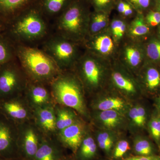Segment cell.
<instances>
[{"instance_id": "cell-9", "label": "cell", "mask_w": 160, "mask_h": 160, "mask_svg": "<svg viewBox=\"0 0 160 160\" xmlns=\"http://www.w3.org/2000/svg\"><path fill=\"white\" fill-rule=\"evenodd\" d=\"M18 125L0 113V158H18Z\"/></svg>"}, {"instance_id": "cell-42", "label": "cell", "mask_w": 160, "mask_h": 160, "mask_svg": "<svg viewBox=\"0 0 160 160\" xmlns=\"http://www.w3.org/2000/svg\"><path fill=\"white\" fill-rule=\"evenodd\" d=\"M157 107L158 113L160 115V96L157 100Z\"/></svg>"}, {"instance_id": "cell-25", "label": "cell", "mask_w": 160, "mask_h": 160, "mask_svg": "<svg viewBox=\"0 0 160 160\" xmlns=\"http://www.w3.org/2000/svg\"><path fill=\"white\" fill-rule=\"evenodd\" d=\"M99 119L104 126L109 128L118 127L123 121L119 112L116 110L102 111L99 115Z\"/></svg>"}, {"instance_id": "cell-15", "label": "cell", "mask_w": 160, "mask_h": 160, "mask_svg": "<svg viewBox=\"0 0 160 160\" xmlns=\"http://www.w3.org/2000/svg\"><path fill=\"white\" fill-rule=\"evenodd\" d=\"M61 144L55 137H44L33 160H62Z\"/></svg>"}, {"instance_id": "cell-33", "label": "cell", "mask_w": 160, "mask_h": 160, "mask_svg": "<svg viewBox=\"0 0 160 160\" xmlns=\"http://www.w3.org/2000/svg\"><path fill=\"white\" fill-rule=\"evenodd\" d=\"M126 26L124 21L120 19H115L112 22L111 30L112 35L116 39L121 38L126 31Z\"/></svg>"}, {"instance_id": "cell-30", "label": "cell", "mask_w": 160, "mask_h": 160, "mask_svg": "<svg viewBox=\"0 0 160 160\" xmlns=\"http://www.w3.org/2000/svg\"><path fill=\"white\" fill-rule=\"evenodd\" d=\"M146 53L148 58L154 62H160V39L153 38L147 43Z\"/></svg>"}, {"instance_id": "cell-22", "label": "cell", "mask_w": 160, "mask_h": 160, "mask_svg": "<svg viewBox=\"0 0 160 160\" xmlns=\"http://www.w3.org/2000/svg\"><path fill=\"white\" fill-rule=\"evenodd\" d=\"M124 54L126 63L132 68H137L142 62L143 52L139 46L133 45L126 46Z\"/></svg>"}, {"instance_id": "cell-35", "label": "cell", "mask_w": 160, "mask_h": 160, "mask_svg": "<svg viewBox=\"0 0 160 160\" xmlns=\"http://www.w3.org/2000/svg\"><path fill=\"white\" fill-rule=\"evenodd\" d=\"M130 149L129 143L126 140L120 141L117 144L113 152V157L115 158L122 157Z\"/></svg>"}, {"instance_id": "cell-41", "label": "cell", "mask_w": 160, "mask_h": 160, "mask_svg": "<svg viewBox=\"0 0 160 160\" xmlns=\"http://www.w3.org/2000/svg\"><path fill=\"white\" fill-rule=\"evenodd\" d=\"M6 25L0 20V33H3L5 31Z\"/></svg>"}, {"instance_id": "cell-27", "label": "cell", "mask_w": 160, "mask_h": 160, "mask_svg": "<svg viewBox=\"0 0 160 160\" xmlns=\"http://www.w3.org/2000/svg\"><path fill=\"white\" fill-rule=\"evenodd\" d=\"M96 108L102 111L116 110L119 112L126 108V104L123 100L117 97H109L98 103Z\"/></svg>"}, {"instance_id": "cell-26", "label": "cell", "mask_w": 160, "mask_h": 160, "mask_svg": "<svg viewBox=\"0 0 160 160\" xmlns=\"http://www.w3.org/2000/svg\"><path fill=\"white\" fill-rule=\"evenodd\" d=\"M129 32L132 37H141L149 33V27L143 17L139 15L132 22Z\"/></svg>"}, {"instance_id": "cell-45", "label": "cell", "mask_w": 160, "mask_h": 160, "mask_svg": "<svg viewBox=\"0 0 160 160\" xmlns=\"http://www.w3.org/2000/svg\"><path fill=\"white\" fill-rule=\"evenodd\" d=\"M158 34H159V36L160 39V26H159V27Z\"/></svg>"}, {"instance_id": "cell-37", "label": "cell", "mask_w": 160, "mask_h": 160, "mask_svg": "<svg viewBox=\"0 0 160 160\" xmlns=\"http://www.w3.org/2000/svg\"><path fill=\"white\" fill-rule=\"evenodd\" d=\"M150 1L151 0H128L131 5L140 10L148 8L150 5Z\"/></svg>"}, {"instance_id": "cell-13", "label": "cell", "mask_w": 160, "mask_h": 160, "mask_svg": "<svg viewBox=\"0 0 160 160\" xmlns=\"http://www.w3.org/2000/svg\"><path fill=\"white\" fill-rule=\"evenodd\" d=\"M85 134V126L79 120L76 122L58 132L55 137L61 145L76 153Z\"/></svg>"}, {"instance_id": "cell-29", "label": "cell", "mask_w": 160, "mask_h": 160, "mask_svg": "<svg viewBox=\"0 0 160 160\" xmlns=\"http://www.w3.org/2000/svg\"><path fill=\"white\" fill-rule=\"evenodd\" d=\"M129 116L133 122L138 127H143L147 119L146 109L141 106L132 107L129 112Z\"/></svg>"}, {"instance_id": "cell-4", "label": "cell", "mask_w": 160, "mask_h": 160, "mask_svg": "<svg viewBox=\"0 0 160 160\" xmlns=\"http://www.w3.org/2000/svg\"><path fill=\"white\" fill-rule=\"evenodd\" d=\"M49 86L55 104L86 115L84 87L77 75L70 70L62 71Z\"/></svg>"}, {"instance_id": "cell-38", "label": "cell", "mask_w": 160, "mask_h": 160, "mask_svg": "<svg viewBox=\"0 0 160 160\" xmlns=\"http://www.w3.org/2000/svg\"><path fill=\"white\" fill-rule=\"evenodd\" d=\"M124 160H160V155H154L148 156L132 157L127 158Z\"/></svg>"}, {"instance_id": "cell-28", "label": "cell", "mask_w": 160, "mask_h": 160, "mask_svg": "<svg viewBox=\"0 0 160 160\" xmlns=\"http://www.w3.org/2000/svg\"><path fill=\"white\" fill-rule=\"evenodd\" d=\"M134 149L139 156H148L155 154L156 149L153 144L147 139L139 138L135 142Z\"/></svg>"}, {"instance_id": "cell-46", "label": "cell", "mask_w": 160, "mask_h": 160, "mask_svg": "<svg viewBox=\"0 0 160 160\" xmlns=\"http://www.w3.org/2000/svg\"><path fill=\"white\" fill-rule=\"evenodd\" d=\"M62 160H70L64 158H63L62 159Z\"/></svg>"}, {"instance_id": "cell-7", "label": "cell", "mask_w": 160, "mask_h": 160, "mask_svg": "<svg viewBox=\"0 0 160 160\" xmlns=\"http://www.w3.org/2000/svg\"><path fill=\"white\" fill-rule=\"evenodd\" d=\"M18 145L20 157L25 160H33L45 136L33 121L18 125Z\"/></svg>"}, {"instance_id": "cell-18", "label": "cell", "mask_w": 160, "mask_h": 160, "mask_svg": "<svg viewBox=\"0 0 160 160\" xmlns=\"http://www.w3.org/2000/svg\"><path fill=\"white\" fill-rule=\"evenodd\" d=\"M55 110L57 134L79 120L75 111L68 107L55 104Z\"/></svg>"}, {"instance_id": "cell-6", "label": "cell", "mask_w": 160, "mask_h": 160, "mask_svg": "<svg viewBox=\"0 0 160 160\" xmlns=\"http://www.w3.org/2000/svg\"><path fill=\"white\" fill-rule=\"evenodd\" d=\"M29 82L17 58L0 66V101L24 94Z\"/></svg>"}, {"instance_id": "cell-44", "label": "cell", "mask_w": 160, "mask_h": 160, "mask_svg": "<svg viewBox=\"0 0 160 160\" xmlns=\"http://www.w3.org/2000/svg\"><path fill=\"white\" fill-rule=\"evenodd\" d=\"M157 6L158 9V12H160V0H158Z\"/></svg>"}, {"instance_id": "cell-8", "label": "cell", "mask_w": 160, "mask_h": 160, "mask_svg": "<svg viewBox=\"0 0 160 160\" xmlns=\"http://www.w3.org/2000/svg\"><path fill=\"white\" fill-rule=\"evenodd\" d=\"M75 67L84 88L92 90L99 86L102 78L103 69L94 54L87 52L80 57Z\"/></svg>"}, {"instance_id": "cell-31", "label": "cell", "mask_w": 160, "mask_h": 160, "mask_svg": "<svg viewBox=\"0 0 160 160\" xmlns=\"http://www.w3.org/2000/svg\"><path fill=\"white\" fill-rule=\"evenodd\" d=\"M149 132L160 150V115L153 116L148 123Z\"/></svg>"}, {"instance_id": "cell-39", "label": "cell", "mask_w": 160, "mask_h": 160, "mask_svg": "<svg viewBox=\"0 0 160 160\" xmlns=\"http://www.w3.org/2000/svg\"><path fill=\"white\" fill-rule=\"evenodd\" d=\"M129 5L128 3L125 2L121 1L119 2L118 5V10L120 13L123 14V12L126 10L127 6Z\"/></svg>"}, {"instance_id": "cell-5", "label": "cell", "mask_w": 160, "mask_h": 160, "mask_svg": "<svg viewBox=\"0 0 160 160\" xmlns=\"http://www.w3.org/2000/svg\"><path fill=\"white\" fill-rule=\"evenodd\" d=\"M79 44L52 32L40 45V48L54 61L62 71L74 68L80 58Z\"/></svg>"}, {"instance_id": "cell-23", "label": "cell", "mask_w": 160, "mask_h": 160, "mask_svg": "<svg viewBox=\"0 0 160 160\" xmlns=\"http://www.w3.org/2000/svg\"><path fill=\"white\" fill-rule=\"evenodd\" d=\"M112 78L114 85L122 91L131 94L137 92L134 82L122 72H114L112 75Z\"/></svg>"}, {"instance_id": "cell-11", "label": "cell", "mask_w": 160, "mask_h": 160, "mask_svg": "<svg viewBox=\"0 0 160 160\" xmlns=\"http://www.w3.org/2000/svg\"><path fill=\"white\" fill-rule=\"evenodd\" d=\"M23 94L33 110L55 105L49 85L29 81Z\"/></svg>"}, {"instance_id": "cell-24", "label": "cell", "mask_w": 160, "mask_h": 160, "mask_svg": "<svg viewBox=\"0 0 160 160\" xmlns=\"http://www.w3.org/2000/svg\"><path fill=\"white\" fill-rule=\"evenodd\" d=\"M78 150L82 159L88 160L92 158L97 151L96 144L93 138L90 135L85 134Z\"/></svg>"}, {"instance_id": "cell-1", "label": "cell", "mask_w": 160, "mask_h": 160, "mask_svg": "<svg viewBox=\"0 0 160 160\" xmlns=\"http://www.w3.org/2000/svg\"><path fill=\"white\" fill-rule=\"evenodd\" d=\"M52 32V24L37 4L7 24L3 33L15 44L38 47Z\"/></svg>"}, {"instance_id": "cell-21", "label": "cell", "mask_w": 160, "mask_h": 160, "mask_svg": "<svg viewBox=\"0 0 160 160\" xmlns=\"http://www.w3.org/2000/svg\"><path fill=\"white\" fill-rule=\"evenodd\" d=\"M144 83L149 92H157L160 90V70L153 66L148 67L144 72Z\"/></svg>"}, {"instance_id": "cell-32", "label": "cell", "mask_w": 160, "mask_h": 160, "mask_svg": "<svg viewBox=\"0 0 160 160\" xmlns=\"http://www.w3.org/2000/svg\"><path fill=\"white\" fill-rule=\"evenodd\" d=\"M97 141L101 149L106 152H109L112 148L113 140L111 135L107 132H100L98 135Z\"/></svg>"}, {"instance_id": "cell-2", "label": "cell", "mask_w": 160, "mask_h": 160, "mask_svg": "<svg viewBox=\"0 0 160 160\" xmlns=\"http://www.w3.org/2000/svg\"><path fill=\"white\" fill-rule=\"evenodd\" d=\"M15 49L17 59L29 81L49 85L62 72L40 47L15 44Z\"/></svg>"}, {"instance_id": "cell-36", "label": "cell", "mask_w": 160, "mask_h": 160, "mask_svg": "<svg viewBox=\"0 0 160 160\" xmlns=\"http://www.w3.org/2000/svg\"><path fill=\"white\" fill-rule=\"evenodd\" d=\"M146 22L148 26H156L160 24V12L158 11H151L146 16Z\"/></svg>"}, {"instance_id": "cell-12", "label": "cell", "mask_w": 160, "mask_h": 160, "mask_svg": "<svg viewBox=\"0 0 160 160\" xmlns=\"http://www.w3.org/2000/svg\"><path fill=\"white\" fill-rule=\"evenodd\" d=\"M55 105L33 110L32 121L43 135L48 137H55L57 134Z\"/></svg>"}, {"instance_id": "cell-34", "label": "cell", "mask_w": 160, "mask_h": 160, "mask_svg": "<svg viewBox=\"0 0 160 160\" xmlns=\"http://www.w3.org/2000/svg\"><path fill=\"white\" fill-rule=\"evenodd\" d=\"M94 7L97 12H106L111 8L114 0H87Z\"/></svg>"}, {"instance_id": "cell-20", "label": "cell", "mask_w": 160, "mask_h": 160, "mask_svg": "<svg viewBox=\"0 0 160 160\" xmlns=\"http://www.w3.org/2000/svg\"><path fill=\"white\" fill-rule=\"evenodd\" d=\"M108 22V17L106 12L96 11L93 14H90L88 37L98 34L100 31L106 28Z\"/></svg>"}, {"instance_id": "cell-40", "label": "cell", "mask_w": 160, "mask_h": 160, "mask_svg": "<svg viewBox=\"0 0 160 160\" xmlns=\"http://www.w3.org/2000/svg\"><path fill=\"white\" fill-rule=\"evenodd\" d=\"M132 13H133V9L132 8L130 5L129 4L122 14L125 16H129L132 14Z\"/></svg>"}, {"instance_id": "cell-17", "label": "cell", "mask_w": 160, "mask_h": 160, "mask_svg": "<svg viewBox=\"0 0 160 160\" xmlns=\"http://www.w3.org/2000/svg\"><path fill=\"white\" fill-rule=\"evenodd\" d=\"M72 0H39L37 5L49 22L54 21L68 7Z\"/></svg>"}, {"instance_id": "cell-47", "label": "cell", "mask_w": 160, "mask_h": 160, "mask_svg": "<svg viewBox=\"0 0 160 160\" xmlns=\"http://www.w3.org/2000/svg\"><path fill=\"white\" fill-rule=\"evenodd\" d=\"M22 160H23V159H22Z\"/></svg>"}, {"instance_id": "cell-19", "label": "cell", "mask_w": 160, "mask_h": 160, "mask_svg": "<svg viewBox=\"0 0 160 160\" xmlns=\"http://www.w3.org/2000/svg\"><path fill=\"white\" fill-rule=\"evenodd\" d=\"M16 58L15 44L3 32L0 33V66Z\"/></svg>"}, {"instance_id": "cell-14", "label": "cell", "mask_w": 160, "mask_h": 160, "mask_svg": "<svg viewBox=\"0 0 160 160\" xmlns=\"http://www.w3.org/2000/svg\"><path fill=\"white\" fill-rule=\"evenodd\" d=\"M39 0H0V20L5 25L23 11L38 4Z\"/></svg>"}, {"instance_id": "cell-3", "label": "cell", "mask_w": 160, "mask_h": 160, "mask_svg": "<svg viewBox=\"0 0 160 160\" xmlns=\"http://www.w3.org/2000/svg\"><path fill=\"white\" fill-rule=\"evenodd\" d=\"M90 15L84 0H72L53 21L52 32L79 45L84 43L88 36Z\"/></svg>"}, {"instance_id": "cell-10", "label": "cell", "mask_w": 160, "mask_h": 160, "mask_svg": "<svg viewBox=\"0 0 160 160\" xmlns=\"http://www.w3.org/2000/svg\"><path fill=\"white\" fill-rule=\"evenodd\" d=\"M0 113L18 125L33 120V110L24 94L0 101Z\"/></svg>"}, {"instance_id": "cell-43", "label": "cell", "mask_w": 160, "mask_h": 160, "mask_svg": "<svg viewBox=\"0 0 160 160\" xmlns=\"http://www.w3.org/2000/svg\"><path fill=\"white\" fill-rule=\"evenodd\" d=\"M0 160H20L18 158H0Z\"/></svg>"}, {"instance_id": "cell-16", "label": "cell", "mask_w": 160, "mask_h": 160, "mask_svg": "<svg viewBox=\"0 0 160 160\" xmlns=\"http://www.w3.org/2000/svg\"><path fill=\"white\" fill-rule=\"evenodd\" d=\"M88 52L108 55L113 51L114 44L113 40L109 34H97L88 37L85 42Z\"/></svg>"}]
</instances>
